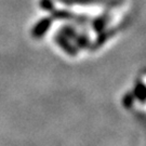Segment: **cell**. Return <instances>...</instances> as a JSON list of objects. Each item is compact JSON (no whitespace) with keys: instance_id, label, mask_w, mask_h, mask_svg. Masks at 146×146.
I'll list each match as a JSON object with an SVG mask.
<instances>
[{"instance_id":"1","label":"cell","mask_w":146,"mask_h":146,"mask_svg":"<svg viewBox=\"0 0 146 146\" xmlns=\"http://www.w3.org/2000/svg\"><path fill=\"white\" fill-rule=\"evenodd\" d=\"M40 7H41V9H43V10L50 12L51 15L54 19L74 21L79 23V24H82V23H86V22L89 21V17L86 15L75 14V13L67 10H58V9H55L52 0H40Z\"/></svg>"},{"instance_id":"2","label":"cell","mask_w":146,"mask_h":146,"mask_svg":"<svg viewBox=\"0 0 146 146\" xmlns=\"http://www.w3.org/2000/svg\"><path fill=\"white\" fill-rule=\"evenodd\" d=\"M127 25H128V21H127V20H125V21L122 22L120 25H118V26L115 27V28H111V29H108V31H100L99 37L96 38V40L94 41L93 46H92V50H96V49H99L100 47H102V46L105 43V41H106V40H108L110 37L114 36V35H115L116 33L119 31V29L125 28Z\"/></svg>"},{"instance_id":"3","label":"cell","mask_w":146,"mask_h":146,"mask_svg":"<svg viewBox=\"0 0 146 146\" xmlns=\"http://www.w3.org/2000/svg\"><path fill=\"white\" fill-rule=\"evenodd\" d=\"M51 24H52V19L51 17H43V19H41L35 26L33 27L31 36L34 38H37V39L43 37L47 34V31H49V28L51 27Z\"/></svg>"},{"instance_id":"4","label":"cell","mask_w":146,"mask_h":146,"mask_svg":"<svg viewBox=\"0 0 146 146\" xmlns=\"http://www.w3.org/2000/svg\"><path fill=\"white\" fill-rule=\"evenodd\" d=\"M54 39H55L56 44H58V47L62 48L64 52H66L67 54H69V55H73V56L78 53V49L75 47L74 44H72L67 37H65L64 35H62L61 33H58Z\"/></svg>"},{"instance_id":"5","label":"cell","mask_w":146,"mask_h":146,"mask_svg":"<svg viewBox=\"0 0 146 146\" xmlns=\"http://www.w3.org/2000/svg\"><path fill=\"white\" fill-rule=\"evenodd\" d=\"M110 19H111V16H110V12H108V11L105 12L104 14L100 15L99 17H96V19L94 20L93 23H92V28H93L96 33H100V31H104L106 25L110 23Z\"/></svg>"},{"instance_id":"6","label":"cell","mask_w":146,"mask_h":146,"mask_svg":"<svg viewBox=\"0 0 146 146\" xmlns=\"http://www.w3.org/2000/svg\"><path fill=\"white\" fill-rule=\"evenodd\" d=\"M64 5H92V3H103L108 0H58Z\"/></svg>"},{"instance_id":"7","label":"cell","mask_w":146,"mask_h":146,"mask_svg":"<svg viewBox=\"0 0 146 146\" xmlns=\"http://www.w3.org/2000/svg\"><path fill=\"white\" fill-rule=\"evenodd\" d=\"M133 93H134L133 94V95H134V98L139 99L141 102H144V101H145V94H146L145 84H143V82H139V84H136Z\"/></svg>"},{"instance_id":"8","label":"cell","mask_w":146,"mask_h":146,"mask_svg":"<svg viewBox=\"0 0 146 146\" xmlns=\"http://www.w3.org/2000/svg\"><path fill=\"white\" fill-rule=\"evenodd\" d=\"M74 40L79 48H87L90 46V38L86 34H77Z\"/></svg>"},{"instance_id":"9","label":"cell","mask_w":146,"mask_h":146,"mask_svg":"<svg viewBox=\"0 0 146 146\" xmlns=\"http://www.w3.org/2000/svg\"><path fill=\"white\" fill-rule=\"evenodd\" d=\"M58 33H61L62 35H64L65 37H67L68 39L70 40V39H73L74 40V38L76 37V35L78 34L77 31H75V28L72 26H64L62 27V29L58 31Z\"/></svg>"},{"instance_id":"10","label":"cell","mask_w":146,"mask_h":146,"mask_svg":"<svg viewBox=\"0 0 146 146\" xmlns=\"http://www.w3.org/2000/svg\"><path fill=\"white\" fill-rule=\"evenodd\" d=\"M133 101H134V95L132 93H127L125 95V98L122 100V103H123V106L127 107V108H130L132 104H133Z\"/></svg>"}]
</instances>
